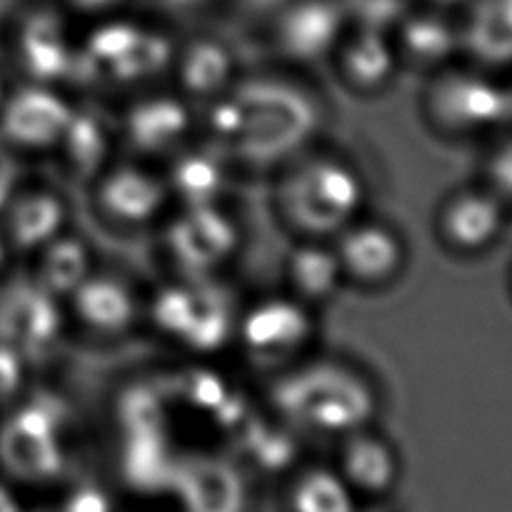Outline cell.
Returning a JSON list of instances; mask_svg holds the SVG:
<instances>
[{
	"label": "cell",
	"mask_w": 512,
	"mask_h": 512,
	"mask_svg": "<svg viewBox=\"0 0 512 512\" xmlns=\"http://www.w3.org/2000/svg\"><path fill=\"white\" fill-rule=\"evenodd\" d=\"M28 260L30 283L58 300L68 298L78 288L80 280L98 265L90 240L75 233L73 228L35 250Z\"/></svg>",
	"instance_id": "603a6c76"
},
{
	"label": "cell",
	"mask_w": 512,
	"mask_h": 512,
	"mask_svg": "<svg viewBox=\"0 0 512 512\" xmlns=\"http://www.w3.org/2000/svg\"><path fill=\"white\" fill-rule=\"evenodd\" d=\"M168 278H223L245 245V225L225 203L173 208L155 228Z\"/></svg>",
	"instance_id": "5b68a950"
},
{
	"label": "cell",
	"mask_w": 512,
	"mask_h": 512,
	"mask_svg": "<svg viewBox=\"0 0 512 512\" xmlns=\"http://www.w3.org/2000/svg\"><path fill=\"white\" fill-rule=\"evenodd\" d=\"M163 5L173 13H193V10L203 8L205 0H163Z\"/></svg>",
	"instance_id": "f546056e"
},
{
	"label": "cell",
	"mask_w": 512,
	"mask_h": 512,
	"mask_svg": "<svg viewBox=\"0 0 512 512\" xmlns=\"http://www.w3.org/2000/svg\"><path fill=\"white\" fill-rule=\"evenodd\" d=\"M170 88L183 95L198 113L223 98L240 80V60L233 45L213 33H198L175 43Z\"/></svg>",
	"instance_id": "2e32d148"
},
{
	"label": "cell",
	"mask_w": 512,
	"mask_h": 512,
	"mask_svg": "<svg viewBox=\"0 0 512 512\" xmlns=\"http://www.w3.org/2000/svg\"><path fill=\"white\" fill-rule=\"evenodd\" d=\"M25 365H28V358L15 345L0 338V408L18 405L25 388Z\"/></svg>",
	"instance_id": "cb8c5ba5"
},
{
	"label": "cell",
	"mask_w": 512,
	"mask_h": 512,
	"mask_svg": "<svg viewBox=\"0 0 512 512\" xmlns=\"http://www.w3.org/2000/svg\"><path fill=\"white\" fill-rule=\"evenodd\" d=\"M15 253H13V248H10V243H8V238H5V233H3V228H0V285L5 283V280H8V275H10V268H13V263H15Z\"/></svg>",
	"instance_id": "f1b7e54d"
},
{
	"label": "cell",
	"mask_w": 512,
	"mask_h": 512,
	"mask_svg": "<svg viewBox=\"0 0 512 512\" xmlns=\"http://www.w3.org/2000/svg\"><path fill=\"white\" fill-rule=\"evenodd\" d=\"M280 280L283 293L320 315L348 290L333 243L325 240H293L280 265Z\"/></svg>",
	"instance_id": "ffe728a7"
},
{
	"label": "cell",
	"mask_w": 512,
	"mask_h": 512,
	"mask_svg": "<svg viewBox=\"0 0 512 512\" xmlns=\"http://www.w3.org/2000/svg\"><path fill=\"white\" fill-rule=\"evenodd\" d=\"M485 178H488V188L503 203H512V135L493 150L485 165Z\"/></svg>",
	"instance_id": "d4e9b609"
},
{
	"label": "cell",
	"mask_w": 512,
	"mask_h": 512,
	"mask_svg": "<svg viewBox=\"0 0 512 512\" xmlns=\"http://www.w3.org/2000/svg\"><path fill=\"white\" fill-rule=\"evenodd\" d=\"M470 0H425L428 8L443 10V13H453V10H463Z\"/></svg>",
	"instance_id": "1f68e13d"
},
{
	"label": "cell",
	"mask_w": 512,
	"mask_h": 512,
	"mask_svg": "<svg viewBox=\"0 0 512 512\" xmlns=\"http://www.w3.org/2000/svg\"><path fill=\"white\" fill-rule=\"evenodd\" d=\"M390 40L398 53L403 73L433 75L460 58L458 23L435 8L405 10L390 28Z\"/></svg>",
	"instance_id": "ac0fdd59"
},
{
	"label": "cell",
	"mask_w": 512,
	"mask_h": 512,
	"mask_svg": "<svg viewBox=\"0 0 512 512\" xmlns=\"http://www.w3.org/2000/svg\"><path fill=\"white\" fill-rule=\"evenodd\" d=\"M120 155L118 118L110 103L75 100L53 160L60 173L80 185H90Z\"/></svg>",
	"instance_id": "5bb4252c"
},
{
	"label": "cell",
	"mask_w": 512,
	"mask_h": 512,
	"mask_svg": "<svg viewBox=\"0 0 512 512\" xmlns=\"http://www.w3.org/2000/svg\"><path fill=\"white\" fill-rule=\"evenodd\" d=\"M88 193L95 220L118 235L155 233L173 210L163 168L128 155H118L88 185Z\"/></svg>",
	"instance_id": "52a82bcc"
},
{
	"label": "cell",
	"mask_w": 512,
	"mask_h": 512,
	"mask_svg": "<svg viewBox=\"0 0 512 512\" xmlns=\"http://www.w3.org/2000/svg\"><path fill=\"white\" fill-rule=\"evenodd\" d=\"M175 43L163 25L138 20L105 18L88 25L80 33L78 70L75 83L90 90L100 100L110 95H130L158 88L160 78H168Z\"/></svg>",
	"instance_id": "7a4b0ae2"
},
{
	"label": "cell",
	"mask_w": 512,
	"mask_h": 512,
	"mask_svg": "<svg viewBox=\"0 0 512 512\" xmlns=\"http://www.w3.org/2000/svg\"><path fill=\"white\" fill-rule=\"evenodd\" d=\"M265 25L275 60L290 70H310L328 65L350 18L343 0H288Z\"/></svg>",
	"instance_id": "7c38bea8"
},
{
	"label": "cell",
	"mask_w": 512,
	"mask_h": 512,
	"mask_svg": "<svg viewBox=\"0 0 512 512\" xmlns=\"http://www.w3.org/2000/svg\"><path fill=\"white\" fill-rule=\"evenodd\" d=\"M148 293L128 270L95 265L63 300L68 330L95 345H120L145 328Z\"/></svg>",
	"instance_id": "8992f818"
},
{
	"label": "cell",
	"mask_w": 512,
	"mask_h": 512,
	"mask_svg": "<svg viewBox=\"0 0 512 512\" xmlns=\"http://www.w3.org/2000/svg\"><path fill=\"white\" fill-rule=\"evenodd\" d=\"M73 105L65 88L15 80L0 105V148L20 163L53 158Z\"/></svg>",
	"instance_id": "8fae6325"
},
{
	"label": "cell",
	"mask_w": 512,
	"mask_h": 512,
	"mask_svg": "<svg viewBox=\"0 0 512 512\" xmlns=\"http://www.w3.org/2000/svg\"><path fill=\"white\" fill-rule=\"evenodd\" d=\"M20 168H23V163L0 148V210H3V205L8 203L13 190L23 183V173H20Z\"/></svg>",
	"instance_id": "4316f807"
},
{
	"label": "cell",
	"mask_w": 512,
	"mask_h": 512,
	"mask_svg": "<svg viewBox=\"0 0 512 512\" xmlns=\"http://www.w3.org/2000/svg\"><path fill=\"white\" fill-rule=\"evenodd\" d=\"M70 223L73 208L63 188L38 180L23 178L0 210V228L15 258H30L45 243L70 230Z\"/></svg>",
	"instance_id": "e0dca14e"
},
{
	"label": "cell",
	"mask_w": 512,
	"mask_h": 512,
	"mask_svg": "<svg viewBox=\"0 0 512 512\" xmlns=\"http://www.w3.org/2000/svg\"><path fill=\"white\" fill-rule=\"evenodd\" d=\"M460 58L483 70L512 65V0H470L458 23Z\"/></svg>",
	"instance_id": "44dd1931"
},
{
	"label": "cell",
	"mask_w": 512,
	"mask_h": 512,
	"mask_svg": "<svg viewBox=\"0 0 512 512\" xmlns=\"http://www.w3.org/2000/svg\"><path fill=\"white\" fill-rule=\"evenodd\" d=\"M120 3L123 0H63L60 8L73 20H88V25H93L105 18H113V15H120Z\"/></svg>",
	"instance_id": "484cf974"
},
{
	"label": "cell",
	"mask_w": 512,
	"mask_h": 512,
	"mask_svg": "<svg viewBox=\"0 0 512 512\" xmlns=\"http://www.w3.org/2000/svg\"><path fill=\"white\" fill-rule=\"evenodd\" d=\"M420 118L443 140H475L512 123V88L475 65H448L425 78Z\"/></svg>",
	"instance_id": "3957f363"
},
{
	"label": "cell",
	"mask_w": 512,
	"mask_h": 512,
	"mask_svg": "<svg viewBox=\"0 0 512 512\" xmlns=\"http://www.w3.org/2000/svg\"><path fill=\"white\" fill-rule=\"evenodd\" d=\"M505 203L490 188H460L445 195L433 215L435 240L458 258H475L505 233Z\"/></svg>",
	"instance_id": "4fadbf2b"
},
{
	"label": "cell",
	"mask_w": 512,
	"mask_h": 512,
	"mask_svg": "<svg viewBox=\"0 0 512 512\" xmlns=\"http://www.w3.org/2000/svg\"><path fill=\"white\" fill-rule=\"evenodd\" d=\"M368 180L350 155L310 145L273 173V213L293 240H330L368 213Z\"/></svg>",
	"instance_id": "6da1fadb"
},
{
	"label": "cell",
	"mask_w": 512,
	"mask_h": 512,
	"mask_svg": "<svg viewBox=\"0 0 512 512\" xmlns=\"http://www.w3.org/2000/svg\"><path fill=\"white\" fill-rule=\"evenodd\" d=\"M160 168L173 198V208H195L228 200L233 165L208 140L200 143L195 138Z\"/></svg>",
	"instance_id": "d6986e66"
},
{
	"label": "cell",
	"mask_w": 512,
	"mask_h": 512,
	"mask_svg": "<svg viewBox=\"0 0 512 512\" xmlns=\"http://www.w3.org/2000/svg\"><path fill=\"white\" fill-rule=\"evenodd\" d=\"M120 155L163 165L193 143L200 130L198 108L183 95L160 88L140 90L115 110Z\"/></svg>",
	"instance_id": "9c48e42d"
},
{
	"label": "cell",
	"mask_w": 512,
	"mask_h": 512,
	"mask_svg": "<svg viewBox=\"0 0 512 512\" xmlns=\"http://www.w3.org/2000/svg\"><path fill=\"white\" fill-rule=\"evenodd\" d=\"M325 68L345 93L360 100H375L390 93L403 75L388 30L365 25H348Z\"/></svg>",
	"instance_id": "9a60e30c"
},
{
	"label": "cell",
	"mask_w": 512,
	"mask_h": 512,
	"mask_svg": "<svg viewBox=\"0 0 512 512\" xmlns=\"http://www.w3.org/2000/svg\"><path fill=\"white\" fill-rule=\"evenodd\" d=\"M288 0H235V8L248 18H258L268 23L275 13H278Z\"/></svg>",
	"instance_id": "83f0119b"
},
{
	"label": "cell",
	"mask_w": 512,
	"mask_h": 512,
	"mask_svg": "<svg viewBox=\"0 0 512 512\" xmlns=\"http://www.w3.org/2000/svg\"><path fill=\"white\" fill-rule=\"evenodd\" d=\"M233 343L250 368L268 375H283L315 358L320 343V313L288 293L240 305Z\"/></svg>",
	"instance_id": "277c9868"
},
{
	"label": "cell",
	"mask_w": 512,
	"mask_h": 512,
	"mask_svg": "<svg viewBox=\"0 0 512 512\" xmlns=\"http://www.w3.org/2000/svg\"><path fill=\"white\" fill-rule=\"evenodd\" d=\"M13 83H15L13 73H10V68H8V65H5L3 55H0V105H3L5 95H8L10 88H13Z\"/></svg>",
	"instance_id": "4dcf8cb0"
},
{
	"label": "cell",
	"mask_w": 512,
	"mask_h": 512,
	"mask_svg": "<svg viewBox=\"0 0 512 512\" xmlns=\"http://www.w3.org/2000/svg\"><path fill=\"white\" fill-rule=\"evenodd\" d=\"M345 285L360 293H383L403 280L410 265V243L400 225L363 213L333 240Z\"/></svg>",
	"instance_id": "30bf717a"
},
{
	"label": "cell",
	"mask_w": 512,
	"mask_h": 512,
	"mask_svg": "<svg viewBox=\"0 0 512 512\" xmlns=\"http://www.w3.org/2000/svg\"><path fill=\"white\" fill-rule=\"evenodd\" d=\"M335 473L343 478L348 490L363 493H388L400 473L398 448L385 433H378L373 425L343 435L338 450V468Z\"/></svg>",
	"instance_id": "7402d4cb"
},
{
	"label": "cell",
	"mask_w": 512,
	"mask_h": 512,
	"mask_svg": "<svg viewBox=\"0 0 512 512\" xmlns=\"http://www.w3.org/2000/svg\"><path fill=\"white\" fill-rule=\"evenodd\" d=\"M80 38L60 5H35L10 23L3 60L15 80L70 88L78 70Z\"/></svg>",
	"instance_id": "ba28073f"
}]
</instances>
